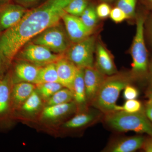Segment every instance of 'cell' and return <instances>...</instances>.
Listing matches in <instances>:
<instances>
[{"label": "cell", "mask_w": 152, "mask_h": 152, "mask_svg": "<svg viewBox=\"0 0 152 152\" xmlns=\"http://www.w3.org/2000/svg\"><path fill=\"white\" fill-rule=\"evenodd\" d=\"M101 1V2H106V3H110L111 2L113 1L114 0H100Z\"/></svg>", "instance_id": "36"}, {"label": "cell", "mask_w": 152, "mask_h": 152, "mask_svg": "<svg viewBox=\"0 0 152 152\" xmlns=\"http://www.w3.org/2000/svg\"><path fill=\"white\" fill-rule=\"evenodd\" d=\"M56 65L59 83L73 92L74 80L78 68L63 56L56 62Z\"/></svg>", "instance_id": "15"}, {"label": "cell", "mask_w": 152, "mask_h": 152, "mask_svg": "<svg viewBox=\"0 0 152 152\" xmlns=\"http://www.w3.org/2000/svg\"><path fill=\"white\" fill-rule=\"evenodd\" d=\"M107 76L101 73L94 66L84 69V80L88 105L91 106L101 85Z\"/></svg>", "instance_id": "10"}, {"label": "cell", "mask_w": 152, "mask_h": 152, "mask_svg": "<svg viewBox=\"0 0 152 152\" xmlns=\"http://www.w3.org/2000/svg\"><path fill=\"white\" fill-rule=\"evenodd\" d=\"M58 82L56 63L41 67L36 85L47 83Z\"/></svg>", "instance_id": "20"}, {"label": "cell", "mask_w": 152, "mask_h": 152, "mask_svg": "<svg viewBox=\"0 0 152 152\" xmlns=\"http://www.w3.org/2000/svg\"><path fill=\"white\" fill-rule=\"evenodd\" d=\"M62 55L56 54L46 47L29 42L19 51L15 58L20 61L43 66L56 63L63 56Z\"/></svg>", "instance_id": "7"}, {"label": "cell", "mask_w": 152, "mask_h": 152, "mask_svg": "<svg viewBox=\"0 0 152 152\" xmlns=\"http://www.w3.org/2000/svg\"><path fill=\"white\" fill-rule=\"evenodd\" d=\"M145 138L142 136L124 137L112 141L103 150L107 152H132L142 148Z\"/></svg>", "instance_id": "13"}, {"label": "cell", "mask_w": 152, "mask_h": 152, "mask_svg": "<svg viewBox=\"0 0 152 152\" xmlns=\"http://www.w3.org/2000/svg\"><path fill=\"white\" fill-rule=\"evenodd\" d=\"M130 74H119L107 76L101 85L91 106L104 115L121 110V107L116 104L120 93L127 85L134 81Z\"/></svg>", "instance_id": "2"}, {"label": "cell", "mask_w": 152, "mask_h": 152, "mask_svg": "<svg viewBox=\"0 0 152 152\" xmlns=\"http://www.w3.org/2000/svg\"><path fill=\"white\" fill-rule=\"evenodd\" d=\"M78 110L74 101L66 103L47 106L42 113V118L46 120H55L67 116Z\"/></svg>", "instance_id": "18"}, {"label": "cell", "mask_w": 152, "mask_h": 152, "mask_svg": "<svg viewBox=\"0 0 152 152\" xmlns=\"http://www.w3.org/2000/svg\"><path fill=\"white\" fill-rule=\"evenodd\" d=\"M36 86L42 99L47 101L58 91L64 88L62 85L57 82L39 84Z\"/></svg>", "instance_id": "23"}, {"label": "cell", "mask_w": 152, "mask_h": 152, "mask_svg": "<svg viewBox=\"0 0 152 152\" xmlns=\"http://www.w3.org/2000/svg\"><path fill=\"white\" fill-rule=\"evenodd\" d=\"M137 0H117L115 7L121 9L126 15L128 19L133 18L135 15Z\"/></svg>", "instance_id": "26"}, {"label": "cell", "mask_w": 152, "mask_h": 152, "mask_svg": "<svg viewBox=\"0 0 152 152\" xmlns=\"http://www.w3.org/2000/svg\"><path fill=\"white\" fill-rule=\"evenodd\" d=\"M145 21L143 16L137 18L135 34L131 47L132 63L130 74L134 81L146 78L148 72V57L144 37Z\"/></svg>", "instance_id": "4"}, {"label": "cell", "mask_w": 152, "mask_h": 152, "mask_svg": "<svg viewBox=\"0 0 152 152\" xmlns=\"http://www.w3.org/2000/svg\"><path fill=\"white\" fill-rule=\"evenodd\" d=\"M103 120L107 127L115 132L132 131L145 133L152 137V123L147 117L144 107L136 113L122 110L112 112L104 115Z\"/></svg>", "instance_id": "3"}, {"label": "cell", "mask_w": 152, "mask_h": 152, "mask_svg": "<svg viewBox=\"0 0 152 152\" xmlns=\"http://www.w3.org/2000/svg\"><path fill=\"white\" fill-rule=\"evenodd\" d=\"M11 0H0V5L6 3L10 2Z\"/></svg>", "instance_id": "35"}, {"label": "cell", "mask_w": 152, "mask_h": 152, "mask_svg": "<svg viewBox=\"0 0 152 152\" xmlns=\"http://www.w3.org/2000/svg\"><path fill=\"white\" fill-rule=\"evenodd\" d=\"M36 85L27 82L14 84L11 94L12 112L20 109L23 104L36 89Z\"/></svg>", "instance_id": "17"}, {"label": "cell", "mask_w": 152, "mask_h": 152, "mask_svg": "<svg viewBox=\"0 0 152 152\" xmlns=\"http://www.w3.org/2000/svg\"><path fill=\"white\" fill-rule=\"evenodd\" d=\"M96 43V38L93 35L73 43L66 52L65 57L78 68L85 69L94 66Z\"/></svg>", "instance_id": "6"}, {"label": "cell", "mask_w": 152, "mask_h": 152, "mask_svg": "<svg viewBox=\"0 0 152 152\" xmlns=\"http://www.w3.org/2000/svg\"><path fill=\"white\" fill-rule=\"evenodd\" d=\"M145 113L148 118L152 123V105L149 103L147 102L145 107H144Z\"/></svg>", "instance_id": "32"}, {"label": "cell", "mask_w": 152, "mask_h": 152, "mask_svg": "<svg viewBox=\"0 0 152 152\" xmlns=\"http://www.w3.org/2000/svg\"><path fill=\"white\" fill-rule=\"evenodd\" d=\"M70 41L65 28L60 22L45 30L30 42L46 47L56 54L63 55L70 46Z\"/></svg>", "instance_id": "5"}, {"label": "cell", "mask_w": 152, "mask_h": 152, "mask_svg": "<svg viewBox=\"0 0 152 152\" xmlns=\"http://www.w3.org/2000/svg\"><path fill=\"white\" fill-rule=\"evenodd\" d=\"M151 88H152V65L151 69Z\"/></svg>", "instance_id": "37"}, {"label": "cell", "mask_w": 152, "mask_h": 152, "mask_svg": "<svg viewBox=\"0 0 152 152\" xmlns=\"http://www.w3.org/2000/svg\"><path fill=\"white\" fill-rule=\"evenodd\" d=\"M96 61L94 67L105 75L110 76L118 73L116 67L111 54L101 43L96 44Z\"/></svg>", "instance_id": "12"}, {"label": "cell", "mask_w": 152, "mask_h": 152, "mask_svg": "<svg viewBox=\"0 0 152 152\" xmlns=\"http://www.w3.org/2000/svg\"><path fill=\"white\" fill-rule=\"evenodd\" d=\"M111 9L109 3L103 2L100 3L96 7L98 18L101 19L107 18L110 16Z\"/></svg>", "instance_id": "28"}, {"label": "cell", "mask_w": 152, "mask_h": 152, "mask_svg": "<svg viewBox=\"0 0 152 152\" xmlns=\"http://www.w3.org/2000/svg\"><path fill=\"white\" fill-rule=\"evenodd\" d=\"M28 10L24 6L11 2L0 5V33L18 23Z\"/></svg>", "instance_id": "8"}, {"label": "cell", "mask_w": 152, "mask_h": 152, "mask_svg": "<svg viewBox=\"0 0 152 152\" xmlns=\"http://www.w3.org/2000/svg\"><path fill=\"white\" fill-rule=\"evenodd\" d=\"M79 18L87 27L94 30L99 18L96 12V7L92 3H91L89 5Z\"/></svg>", "instance_id": "24"}, {"label": "cell", "mask_w": 152, "mask_h": 152, "mask_svg": "<svg viewBox=\"0 0 152 152\" xmlns=\"http://www.w3.org/2000/svg\"><path fill=\"white\" fill-rule=\"evenodd\" d=\"M42 105V98L37 91L35 90L25 101L20 109L22 111L27 113L37 112Z\"/></svg>", "instance_id": "22"}, {"label": "cell", "mask_w": 152, "mask_h": 152, "mask_svg": "<svg viewBox=\"0 0 152 152\" xmlns=\"http://www.w3.org/2000/svg\"><path fill=\"white\" fill-rule=\"evenodd\" d=\"M147 1H148L150 4L152 5V0H147Z\"/></svg>", "instance_id": "38"}, {"label": "cell", "mask_w": 152, "mask_h": 152, "mask_svg": "<svg viewBox=\"0 0 152 152\" xmlns=\"http://www.w3.org/2000/svg\"><path fill=\"white\" fill-rule=\"evenodd\" d=\"M19 4L25 7V6L30 5L39 2L42 0H16Z\"/></svg>", "instance_id": "33"}, {"label": "cell", "mask_w": 152, "mask_h": 152, "mask_svg": "<svg viewBox=\"0 0 152 152\" xmlns=\"http://www.w3.org/2000/svg\"><path fill=\"white\" fill-rule=\"evenodd\" d=\"M72 0H45L27 10L21 20L0 33V74L5 72L19 51L32 39L58 23Z\"/></svg>", "instance_id": "1"}, {"label": "cell", "mask_w": 152, "mask_h": 152, "mask_svg": "<svg viewBox=\"0 0 152 152\" xmlns=\"http://www.w3.org/2000/svg\"><path fill=\"white\" fill-rule=\"evenodd\" d=\"M110 19L115 23H121L128 19L126 14L119 8L115 7L111 9L110 16Z\"/></svg>", "instance_id": "29"}, {"label": "cell", "mask_w": 152, "mask_h": 152, "mask_svg": "<svg viewBox=\"0 0 152 152\" xmlns=\"http://www.w3.org/2000/svg\"><path fill=\"white\" fill-rule=\"evenodd\" d=\"M104 114L99 110L95 108L87 109L80 112L70 119L66 121L63 127L67 130H76L95 124L100 119Z\"/></svg>", "instance_id": "11"}, {"label": "cell", "mask_w": 152, "mask_h": 152, "mask_svg": "<svg viewBox=\"0 0 152 152\" xmlns=\"http://www.w3.org/2000/svg\"><path fill=\"white\" fill-rule=\"evenodd\" d=\"M121 107V110L129 113H138L141 111L144 108L142 103L136 99L126 100L124 105Z\"/></svg>", "instance_id": "27"}, {"label": "cell", "mask_w": 152, "mask_h": 152, "mask_svg": "<svg viewBox=\"0 0 152 152\" xmlns=\"http://www.w3.org/2000/svg\"><path fill=\"white\" fill-rule=\"evenodd\" d=\"M151 35L152 36V21L151 22Z\"/></svg>", "instance_id": "39"}, {"label": "cell", "mask_w": 152, "mask_h": 152, "mask_svg": "<svg viewBox=\"0 0 152 152\" xmlns=\"http://www.w3.org/2000/svg\"><path fill=\"white\" fill-rule=\"evenodd\" d=\"M139 94L137 89L131 84L127 85L124 89L123 97L126 100L135 99L138 97Z\"/></svg>", "instance_id": "30"}, {"label": "cell", "mask_w": 152, "mask_h": 152, "mask_svg": "<svg viewBox=\"0 0 152 152\" xmlns=\"http://www.w3.org/2000/svg\"><path fill=\"white\" fill-rule=\"evenodd\" d=\"M41 67L20 61L15 66L13 75L11 76L13 84L27 82L36 85Z\"/></svg>", "instance_id": "14"}, {"label": "cell", "mask_w": 152, "mask_h": 152, "mask_svg": "<svg viewBox=\"0 0 152 152\" xmlns=\"http://www.w3.org/2000/svg\"><path fill=\"white\" fill-rule=\"evenodd\" d=\"M142 148L146 152H152V137L145 139V141Z\"/></svg>", "instance_id": "31"}, {"label": "cell", "mask_w": 152, "mask_h": 152, "mask_svg": "<svg viewBox=\"0 0 152 152\" xmlns=\"http://www.w3.org/2000/svg\"><path fill=\"white\" fill-rule=\"evenodd\" d=\"M147 96H148V102L149 103L152 105V88H150V90L147 93Z\"/></svg>", "instance_id": "34"}, {"label": "cell", "mask_w": 152, "mask_h": 152, "mask_svg": "<svg viewBox=\"0 0 152 152\" xmlns=\"http://www.w3.org/2000/svg\"><path fill=\"white\" fill-rule=\"evenodd\" d=\"M74 101L73 93L67 88H63L47 101V106L66 103Z\"/></svg>", "instance_id": "21"}, {"label": "cell", "mask_w": 152, "mask_h": 152, "mask_svg": "<svg viewBox=\"0 0 152 152\" xmlns=\"http://www.w3.org/2000/svg\"><path fill=\"white\" fill-rule=\"evenodd\" d=\"M91 0H72L66 7V12L75 16L80 17Z\"/></svg>", "instance_id": "25"}, {"label": "cell", "mask_w": 152, "mask_h": 152, "mask_svg": "<svg viewBox=\"0 0 152 152\" xmlns=\"http://www.w3.org/2000/svg\"><path fill=\"white\" fill-rule=\"evenodd\" d=\"M69 39L73 43L81 41L92 35L94 30L87 27L79 17L67 13L62 18Z\"/></svg>", "instance_id": "9"}, {"label": "cell", "mask_w": 152, "mask_h": 152, "mask_svg": "<svg viewBox=\"0 0 152 152\" xmlns=\"http://www.w3.org/2000/svg\"><path fill=\"white\" fill-rule=\"evenodd\" d=\"M84 69L80 68L78 69L73 87L74 101L80 112L86 110L88 109V106L86 97V88L84 80Z\"/></svg>", "instance_id": "19"}, {"label": "cell", "mask_w": 152, "mask_h": 152, "mask_svg": "<svg viewBox=\"0 0 152 152\" xmlns=\"http://www.w3.org/2000/svg\"><path fill=\"white\" fill-rule=\"evenodd\" d=\"M13 84L10 74L0 79V121L6 120L12 113L11 94Z\"/></svg>", "instance_id": "16"}]
</instances>
